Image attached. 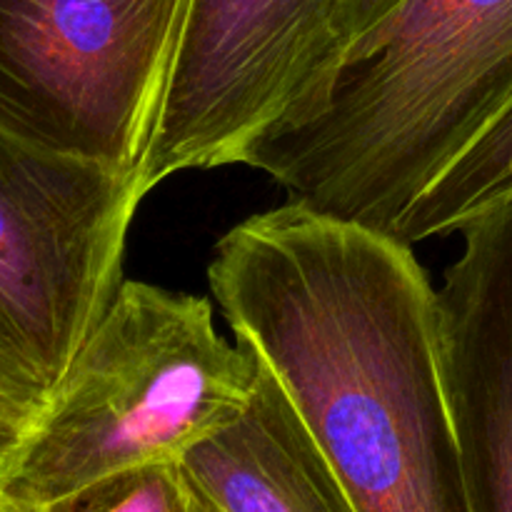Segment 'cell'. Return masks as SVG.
<instances>
[{
	"instance_id": "ba28073f",
	"label": "cell",
	"mask_w": 512,
	"mask_h": 512,
	"mask_svg": "<svg viewBox=\"0 0 512 512\" xmlns=\"http://www.w3.org/2000/svg\"><path fill=\"white\" fill-rule=\"evenodd\" d=\"M512 183V103L420 195L398 240L415 245L460 230Z\"/></svg>"
},
{
	"instance_id": "7a4b0ae2",
	"label": "cell",
	"mask_w": 512,
	"mask_h": 512,
	"mask_svg": "<svg viewBox=\"0 0 512 512\" xmlns=\"http://www.w3.org/2000/svg\"><path fill=\"white\" fill-rule=\"evenodd\" d=\"M510 103L512 0H408L240 165L288 200L398 238Z\"/></svg>"
},
{
	"instance_id": "3957f363",
	"label": "cell",
	"mask_w": 512,
	"mask_h": 512,
	"mask_svg": "<svg viewBox=\"0 0 512 512\" xmlns=\"http://www.w3.org/2000/svg\"><path fill=\"white\" fill-rule=\"evenodd\" d=\"M260 363L218 333L208 298L123 280L43 413L0 463V508L183 460L248 410Z\"/></svg>"
},
{
	"instance_id": "6da1fadb",
	"label": "cell",
	"mask_w": 512,
	"mask_h": 512,
	"mask_svg": "<svg viewBox=\"0 0 512 512\" xmlns=\"http://www.w3.org/2000/svg\"><path fill=\"white\" fill-rule=\"evenodd\" d=\"M208 285L358 512H473L438 300L413 245L295 200L218 240Z\"/></svg>"
},
{
	"instance_id": "30bf717a",
	"label": "cell",
	"mask_w": 512,
	"mask_h": 512,
	"mask_svg": "<svg viewBox=\"0 0 512 512\" xmlns=\"http://www.w3.org/2000/svg\"><path fill=\"white\" fill-rule=\"evenodd\" d=\"M50 388L20 348L13 328L0 313V420L28 433L43 413Z\"/></svg>"
},
{
	"instance_id": "52a82bcc",
	"label": "cell",
	"mask_w": 512,
	"mask_h": 512,
	"mask_svg": "<svg viewBox=\"0 0 512 512\" xmlns=\"http://www.w3.org/2000/svg\"><path fill=\"white\" fill-rule=\"evenodd\" d=\"M183 463L228 512H358L303 415L263 363L248 410L195 445Z\"/></svg>"
},
{
	"instance_id": "8992f818",
	"label": "cell",
	"mask_w": 512,
	"mask_h": 512,
	"mask_svg": "<svg viewBox=\"0 0 512 512\" xmlns=\"http://www.w3.org/2000/svg\"><path fill=\"white\" fill-rule=\"evenodd\" d=\"M345 0H193L153 140L145 193L185 170L240 165L343 58Z\"/></svg>"
},
{
	"instance_id": "9c48e42d",
	"label": "cell",
	"mask_w": 512,
	"mask_h": 512,
	"mask_svg": "<svg viewBox=\"0 0 512 512\" xmlns=\"http://www.w3.org/2000/svg\"><path fill=\"white\" fill-rule=\"evenodd\" d=\"M0 512H228L183 460L153 463L98 480L78 493L40 508H0Z\"/></svg>"
},
{
	"instance_id": "277c9868",
	"label": "cell",
	"mask_w": 512,
	"mask_h": 512,
	"mask_svg": "<svg viewBox=\"0 0 512 512\" xmlns=\"http://www.w3.org/2000/svg\"><path fill=\"white\" fill-rule=\"evenodd\" d=\"M193 0H0V128L138 175Z\"/></svg>"
},
{
	"instance_id": "5b68a950",
	"label": "cell",
	"mask_w": 512,
	"mask_h": 512,
	"mask_svg": "<svg viewBox=\"0 0 512 512\" xmlns=\"http://www.w3.org/2000/svg\"><path fill=\"white\" fill-rule=\"evenodd\" d=\"M138 175L65 158L0 128V313L50 390L123 283Z\"/></svg>"
},
{
	"instance_id": "7c38bea8",
	"label": "cell",
	"mask_w": 512,
	"mask_h": 512,
	"mask_svg": "<svg viewBox=\"0 0 512 512\" xmlns=\"http://www.w3.org/2000/svg\"><path fill=\"white\" fill-rule=\"evenodd\" d=\"M25 430L18 425L8 423V420H0V463L18 448V443L23 440Z\"/></svg>"
},
{
	"instance_id": "8fae6325",
	"label": "cell",
	"mask_w": 512,
	"mask_h": 512,
	"mask_svg": "<svg viewBox=\"0 0 512 512\" xmlns=\"http://www.w3.org/2000/svg\"><path fill=\"white\" fill-rule=\"evenodd\" d=\"M408 0H345L343 13V58L378 28H383ZM340 58V60H343ZM338 68V65H335Z\"/></svg>"
}]
</instances>
